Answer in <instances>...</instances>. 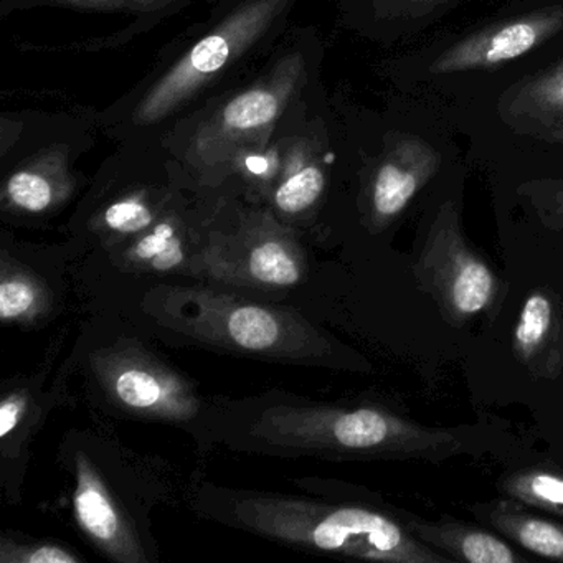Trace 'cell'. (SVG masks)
<instances>
[{
  "label": "cell",
  "instance_id": "6da1fadb",
  "mask_svg": "<svg viewBox=\"0 0 563 563\" xmlns=\"http://www.w3.org/2000/svg\"><path fill=\"white\" fill-rule=\"evenodd\" d=\"M239 517L253 529L292 543L357 559L397 563L451 562L384 514L364 507H325L283 499L240 504Z\"/></svg>",
  "mask_w": 563,
  "mask_h": 563
},
{
  "label": "cell",
  "instance_id": "5bb4252c",
  "mask_svg": "<svg viewBox=\"0 0 563 563\" xmlns=\"http://www.w3.org/2000/svg\"><path fill=\"white\" fill-rule=\"evenodd\" d=\"M114 391L123 404L140 410H173L174 388L154 372L141 367L124 368L114 377Z\"/></svg>",
  "mask_w": 563,
  "mask_h": 563
},
{
  "label": "cell",
  "instance_id": "30bf717a",
  "mask_svg": "<svg viewBox=\"0 0 563 563\" xmlns=\"http://www.w3.org/2000/svg\"><path fill=\"white\" fill-rule=\"evenodd\" d=\"M500 113L510 124L537 131L563 118V62L504 95Z\"/></svg>",
  "mask_w": 563,
  "mask_h": 563
},
{
  "label": "cell",
  "instance_id": "cb8c5ba5",
  "mask_svg": "<svg viewBox=\"0 0 563 563\" xmlns=\"http://www.w3.org/2000/svg\"><path fill=\"white\" fill-rule=\"evenodd\" d=\"M18 562L27 563H77L78 559L67 550L54 545H41L35 549H24L21 555L15 556Z\"/></svg>",
  "mask_w": 563,
  "mask_h": 563
},
{
  "label": "cell",
  "instance_id": "44dd1931",
  "mask_svg": "<svg viewBox=\"0 0 563 563\" xmlns=\"http://www.w3.org/2000/svg\"><path fill=\"white\" fill-rule=\"evenodd\" d=\"M35 289L22 279L5 278L0 285V316L4 321L19 318L34 308Z\"/></svg>",
  "mask_w": 563,
  "mask_h": 563
},
{
  "label": "cell",
  "instance_id": "d4e9b609",
  "mask_svg": "<svg viewBox=\"0 0 563 563\" xmlns=\"http://www.w3.org/2000/svg\"><path fill=\"white\" fill-rule=\"evenodd\" d=\"M444 0H375V5L385 14H423L434 5L441 4Z\"/></svg>",
  "mask_w": 563,
  "mask_h": 563
},
{
  "label": "cell",
  "instance_id": "3957f363",
  "mask_svg": "<svg viewBox=\"0 0 563 563\" xmlns=\"http://www.w3.org/2000/svg\"><path fill=\"white\" fill-rule=\"evenodd\" d=\"M305 78L302 55L279 60L263 80L227 101L197 130L187 150L189 163L197 169H212L265 143Z\"/></svg>",
  "mask_w": 563,
  "mask_h": 563
},
{
  "label": "cell",
  "instance_id": "7a4b0ae2",
  "mask_svg": "<svg viewBox=\"0 0 563 563\" xmlns=\"http://www.w3.org/2000/svg\"><path fill=\"white\" fill-rule=\"evenodd\" d=\"M289 0H249L184 54L151 90L134 113V123L151 126L179 110L246 54L282 15Z\"/></svg>",
  "mask_w": 563,
  "mask_h": 563
},
{
  "label": "cell",
  "instance_id": "484cf974",
  "mask_svg": "<svg viewBox=\"0 0 563 563\" xmlns=\"http://www.w3.org/2000/svg\"><path fill=\"white\" fill-rule=\"evenodd\" d=\"M22 400L19 397H9L0 405V437L5 438L15 427L22 413Z\"/></svg>",
  "mask_w": 563,
  "mask_h": 563
},
{
  "label": "cell",
  "instance_id": "8fae6325",
  "mask_svg": "<svg viewBox=\"0 0 563 563\" xmlns=\"http://www.w3.org/2000/svg\"><path fill=\"white\" fill-rule=\"evenodd\" d=\"M64 151H47L38 161L15 170L5 184V196L19 209L44 212L65 186Z\"/></svg>",
  "mask_w": 563,
  "mask_h": 563
},
{
  "label": "cell",
  "instance_id": "e0dca14e",
  "mask_svg": "<svg viewBox=\"0 0 563 563\" xmlns=\"http://www.w3.org/2000/svg\"><path fill=\"white\" fill-rule=\"evenodd\" d=\"M253 278L273 286L296 285L301 269L291 253L279 242H266L253 250L249 260Z\"/></svg>",
  "mask_w": 563,
  "mask_h": 563
},
{
  "label": "cell",
  "instance_id": "8992f818",
  "mask_svg": "<svg viewBox=\"0 0 563 563\" xmlns=\"http://www.w3.org/2000/svg\"><path fill=\"white\" fill-rule=\"evenodd\" d=\"M563 31V8L542 9L499 22L451 45L431 65V74L489 70L532 52Z\"/></svg>",
  "mask_w": 563,
  "mask_h": 563
},
{
  "label": "cell",
  "instance_id": "7c38bea8",
  "mask_svg": "<svg viewBox=\"0 0 563 563\" xmlns=\"http://www.w3.org/2000/svg\"><path fill=\"white\" fill-rule=\"evenodd\" d=\"M490 522L529 552L563 562V526L520 512L506 503L490 510Z\"/></svg>",
  "mask_w": 563,
  "mask_h": 563
},
{
  "label": "cell",
  "instance_id": "9c48e42d",
  "mask_svg": "<svg viewBox=\"0 0 563 563\" xmlns=\"http://www.w3.org/2000/svg\"><path fill=\"white\" fill-rule=\"evenodd\" d=\"M410 530L430 543L434 549L443 550L451 562L467 563H517L526 562L523 556L517 555L512 547L497 539L486 530L474 527L460 526V523H410Z\"/></svg>",
  "mask_w": 563,
  "mask_h": 563
},
{
  "label": "cell",
  "instance_id": "d6986e66",
  "mask_svg": "<svg viewBox=\"0 0 563 563\" xmlns=\"http://www.w3.org/2000/svg\"><path fill=\"white\" fill-rule=\"evenodd\" d=\"M137 258L151 263L159 272L176 268L184 262L183 243L170 223H161L136 245Z\"/></svg>",
  "mask_w": 563,
  "mask_h": 563
},
{
  "label": "cell",
  "instance_id": "7402d4cb",
  "mask_svg": "<svg viewBox=\"0 0 563 563\" xmlns=\"http://www.w3.org/2000/svg\"><path fill=\"white\" fill-rule=\"evenodd\" d=\"M55 4L75 5V8L103 9V11L154 12L176 0H52Z\"/></svg>",
  "mask_w": 563,
  "mask_h": 563
},
{
  "label": "cell",
  "instance_id": "277c9868",
  "mask_svg": "<svg viewBox=\"0 0 563 563\" xmlns=\"http://www.w3.org/2000/svg\"><path fill=\"white\" fill-rule=\"evenodd\" d=\"M306 418V427L282 428L283 434H298L339 450L391 456H441L456 446L448 431L428 430L404 418L375 408L352 411H318Z\"/></svg>",
  "mask_w": 563,
  "mask_h": 563
},
{
  "label": "cell",
  "instance_id": "9a60e30c",
  "mask_svg": "<svg viewBox=\"0 0 563 563\" xmlns=\"http://www.w3.org/2000/svg\"><path fill=\"white\" fill-rule=\"evenodd\" d=\"M230 339L249 351H268L282 338V324L268 309L258 306H240L227 322Z\"/></svg>",
  "mask_w": 563,
  "mask_h": 563
},
{
  "label": "cell",
  "instance_id": "ac0fdd59",
  "mask_svg": "<svg viewBox=\"0 0 563 563\" xmlns=\"http://www.w3.org/2000/svg\"><path fill=\"white\" fill-rule=\"evenodd\" d=\"M550 328H552V305L547 296L533 292L523 305L517 322L516 335H514L517 354L522 358L532 357L537 349L547 341Z\"/></svg>",
  "mask_w": 563,
  "mask_h": 563
},
{
  "label": "cell",
  "instance_id": "603a6c76",
  "mask_svg": "<svg viewBox=\"0 0 563 563\" xmlns=\"http://www.w3.org/2000/svg\"><path fill=\"white\" fill-rule=\"evenodd\" d=\"M540 217L550 227H563V183L537 184Z\"/></svg>",
  "mask_w": 563,
  "mask_h": 563
},
{
  "label": "cell",
  "instance_id": "2e32d148",
  "mask_svg": "<svg viewBox=\"0 0 563 563\" xmlns=\"http://www.w3.org/2000/svg\"><path fill=\"white\" fill-rule=\"evenodd\" d=\"M507 493L523 503L563 514V477L549 471L516 474L506 484Z\"/></svg>",
  "mask_w": 563,
  "mask_h": 563
},
{
  "label": "cell",
  "instance_id": "4316f807",
  "mask_svg": "<svg viewBox=\"0 0 563 563\" xmlns=\"http://www.w3.org/2000/svg\"><path fill=\"white\" fill-rule=\"evenodd\" d=\"M537 134H543L547 141H552V143L562 144L563 146V118H559V120L540 128Z\"/></svg>",
  "mask_w": 563,
  "mask_h": 563
},
{
  "label": "cell",
  "instance_id": "52a82bcc",
  "mask_svg": "<svg viewBox=\"0 0 563 563\" xmlns=\"http://www.w3.org/2000/svg\"><path fill=\"white\" fill-rule=\"evenodd\" d=\"M441 157L427 141L411 134L397 137L385 150L371 183L374 219L388 223L397 219L421 187L437 174Z\"/></svg>",
  "mask_w": 563,
  "mask_h": 563
},
{
  "label": "cell",
  "instance_id": "ffe728a7",
  "mask_svg": "<svg viewBox=\"0 0 563 563\" xmlns=\"http://www.w3.org/2000/svg\"><path fill=\"white\" fill-rule=\"evenodd\" d=\"M104 223L117 232L136 233L153 223V212L141 200L124 199L104 212Z\"/></svg>",
  "mask_w": 563,
  "mask_h": 563
},
{
  "label": "cell",
  "instance_id": "4fadbf2b",
  "mask_svg": "<svg viewBox=\"0 0 563 563\" xmlns=\"http://www.w3.org/2000/svg\"><path fill=\"white\" fill-rule=\"evenodd\" d=\"M308 154L302 144L289 150L283 179L275 192V203L282 212L299 213L309 209L324 190V170Z\"/></svg>",
  "mask_w": 563,
  "mask_h": 563
},
{
  "label": "cell",
  "instance_id": "5b68a950",
  "mask_svg": "<svg viewBox=\"0 0 563 563\" xmlns=\"http://www.w3.org/2000/svg\"><path fill=\"white\" fill-rule=\"evenodd\" d=\"M446 314L466 319L484 311L496 295V278L461 235L453 203L441 207L417 268Z\"/></svg>",
  "mask_w": 563,
  "mask_h": 563
},
{
  "label": "cell",
  "instance_id": "ba28073f",
  "mask_svg": "<svg viewBox=\"0 0 563 563\" xmlns=\"http://www.w3.org/2000/svg\"><path fill=\"white\" fill-rule=\"evenodd\" d=\"M77 476L74 503L80 526L117 559L126 560V562L143 560V556L136 555L137 549L128 536L97 474L91 473L84 461H78Z\"/></svg>",
  "mask_w": 563,
  "mask_h": 563
}]
</instances>
